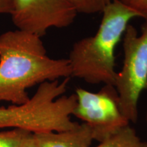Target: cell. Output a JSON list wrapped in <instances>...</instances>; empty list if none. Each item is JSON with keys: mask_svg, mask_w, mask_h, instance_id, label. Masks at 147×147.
<instances>
[{"mask_svg": "<svg viewBox=\"0 0 147 147\" xmlns=\"http://www.w3.org/2000/svg\"><path fill=\"white\" fill-rule=\"evenodd\" d=\"M123 64L117 74L114 86L123 115L129 123H136L140 97L147 89V20L140 35L129 24L123 36Z\"/></svg>", "mask_w": 147, "mask_h": 147, "instance_id": "cell-4", "label": "cell"}, {"mask_svg": "<svg viewBox=\"0 0 147 147\" xmlns=\"http://www.w3.org/2000/svg\"><path fill=\"white\" fill-rule=\"evenodd\" d=\"M95 147H147V142L142 140L135 129L128 125Z\"/></svg>", "mask_w": 147, "mask_h": 147, "instance_id": "cell-8", "label": "cell"}, {"mask_svg": "<svg viewBox=\"0 0 147 147\" xmlns=\"http://www.w3.org/2000/svg\"><path fill=\"white\" fill-rule=\"evenodd\" d=\"M70 77L68 59L49 57L40 37L18 29L0 36V102L24 104L29 88Z\"/></svg>", "mask_w": 147, "mask_h": 147, "instance_id": "cell-1", "label": "cell"}, {"mask_svg": "<svg viewBox=\"0 0 147 147\" xmlns=\"http://www.w3.org/2000/svg\"><path fill=\"white\" fill-rule=\"evenodd\" d=\"M123 4L138 14V17L147 20V0H120Z\"/></svg>", "mask_w": 147, "mask_h": 147, "instance_id": "cell-11", "label": "cell"}, {"mask_svg": "<svg viewBox=\"0 0 147 147\" xmlns=\"http://www.w3.org/2000/svg\"><path fill=\"white\" fill-rule=\"evenodd\" d=\"M78 13L94 14L102 13L114 0H69Z\"/></svg>", "mask_w": 147, "mask_h": 147, "instance_id": "cell-9", "label": "cell"}, {"mask_svg": "<svg viewBox=\"0 0 147 147\" xmlns=\"http://www.w3.org/2000/svg\"><path fill=\"white\" fill-rule=\"evenodd\" d=\"M27 132L24 130L12 129L0 131V147H21Z\"/></svg>", "mask_w": 147, "mask_h": 147, "instance_id": "cell-10", "label": "cell"}, {"mask_svg": "<svg viewBox=\"0 0 147 147\" xmlns=\"http://www.w3.org/2000/svg\"><path fill=\"white\" fill-rule=\"evenodd\" d=\"M102 21L93 36L74 43L69 54L71 77L90 84H115V52L129 21L138 14L120 0L104 9Z\"/></svg>", "mask_w": 147, "mask_h": 147, "instance_id": "cell-2", "label": "cell"}, {"mask_svg": "<svg viewBox=\"0 0 147 147\" xmlns=\"http://www.w3.org/2000/svg\"><path fill=\"white\" fill-rule=\"evenodd\" d=\"M78 12L69 0H13L10 15L18 30L41 38L50 28H65Z\"/></svg>", "mask_w": 147, "mask_h": 147, "instance_id": "cell-6", "label": "cell"}, {"mask_svg": "<svg viewBox=\"0 0 147 147\" xmlns=\"http://www.w3.org/2000/svg\"><path fill=\"white\" fill-rule=\"evenodd\" d=\"M21 147H36L35 146L34 136H33L32 133L27 132L25 138H24Z\"/></svg>", "mask_w": 147, "mask_h": 147, "instance_id": "cell-13", "label": "cell"}, {"mask_svg": "<svg viewBox=\"0 0 147 147\" xmlns=\"http://www.w3.org/2000/svg\"><path fill=\"white\" fill-rule=\"evenodd\" d=\"M75 95L76 105L72 115L89 126L95 140L102 142L129 125L121 110L115 86L105 84L97 93L78 88Z\"/></svg>", "mask_w": 147, "mask_h": 147, "instance_id": "cell-5", "label": "cell"}, {"mask_svg": "<svg viewBox=\"0 0 147 147\" xmlns=\"http://www.w3.org/2000/svg\"><path fill=\"white\" fill-rule=\"evenodd\" d=\"M146 122L147 125V108H146Z\"/></svg>", "mask_w": 147, "mask_h": 147, "instance_id": "cell-14", "label": "cell"}, {"mask_svg": "<svg viewBox=\"0 0 147 147\" xmlns=\"http://www.w3.org/2000/svg\"><path fill=\"white\" fill-rule=\"evenodd\" d=\"M69 78L43 82L24 104L0 107V129H18L36 134L64 131L76 127L78 123L71 120L76 95H65Z\"/></svg>", "mask_w": 147, "mask_h": 147, "instance_id": "cell-3", "label": "cell"}, {"mask_svg": "<svg viewBox=\"0 0 147 147\" xmlns=\"http://www.w3.org/2000/svg\"><path fill=\"white\" fill-rule=\"evenodd\" d=\"M13 8V0H0V14H10Z\"/></svg>", "mask_w": 147, "mask_h": 147, "instance_id": "cell-12", "label": "cell"}, {"mask_svg": "<svg viewBox=\"0 0 147 147\" xmlns=\"http://www.w3.org/2000/svg\"><path fill=\"white\" fill-rule=\"evenodd\" d=\"M36 147H91L93 140L91 128L82 123L69 130L33 134Z\"/></svg>", "mask_w": 147, "mask_h": 147, "instance_id": "cell-7", "label": "cell"}]
</instances>
